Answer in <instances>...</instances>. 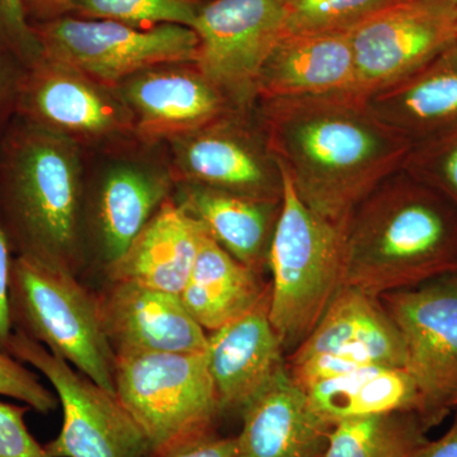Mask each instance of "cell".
<instances>
[{
  "instance_id": "7c38bea8",
  "label": "cell",
  "mask_w": 457,
  "mask_h": 457,
  "mask_svg": "<svg viewBox=\"0 0 457 457\" xmlns=\"http://www.w3.org/2000/svg\"><path fill=\"white\" fill-rule=\"evenodd\" d=\"M252 110L231 111L196 131L179 137L177 161L189 185L204 186L260 200L282 201L284 173L270 152Z\"/></svg>"
},
{
  "instance_id": "6da1fadb",
  "label": "cell",
  "mask_w": 457,
  "mask_h": 457,
  "mask_svg": "<svg viewBox=\"0 0 457 457\" xmlns=\"http://www.w3.org/2000/svg\"><path fill=\"white\" fill-rule=\"evenodd\" d=\"M257 116L297 196L345 228L357 206L403 170L411 143L356 95L257 102Z\"/></svg>"
},
{
  "instance_id": "44dd1931",
  "label": "cell",
  "mask_w": 457,
  "mask_h": 457,
  "mask_svg": "<svg viewBox=\"0 0 457 457\" xmlns=\"http://www.w3.org/2000/svg\"><path fill=\"white\" fill-rule=\"evenodd\" d=\"M22 101L27 112L59 132L99 137L126 121L121 104L89 78L42 57L32 65Z\"/></svg>"
},
{
  "instance_id": "1f68e13d",
  "label": "cell",
  "mask_w": 457,
  "mask_h": 457,
  "mask_svg": "<svg viewBox=\"0 0 457 457\" xmlns=\"http://www.w3.org/2000/svg\"><path fill=\"white\" fill-rule=\"evenodd\" d=\"M29 409L0 400V457H49L26 425Z\"/></svg>"
},
{
  "instance_id": "277c9868",
  "label": "cell",
  "mask_w": 457,
  "mask_h": 457,
  "mask_svg": "<svg viewBox=\"0 0 457 457\" xmlns=\"http://www.w3.org/2000/svg\"><path fill=\"white\" fill-rule=\"evenodd\" d=\"M80 197L79 159L71 141L47 129L27 132L12 159L5 196V230L20 254L77 272Z\"/></svg>"
},
{
  "instance_id": "ba28073f",
  "label": "cell",
  "mask_w": 457,
  "mask_h": 457,
  "mask_svg": "<svg viewBox=\"0 0 457 457\" xmlns=\"http://www.w3.org/2000/svg\"><path fill=\"white\" fill-rule=\"evenodd\" d=\"M8 353L46 378L62 409L49 457H147L149 445L116 394L99 386L41 343L14 330Z\"/></svg>"
},
{
  "instance_id": "8992f818",
  "label": "cell",
  "mask_w": 457,
  "mask_h": 457,
  "mask_svg": "<svg viewBox=\"0 0 457 457\" xmlns=\"http://www.w3.org/2000/svg\"><path fill=\"white\" fill-rule=\"evenodd\" d=\"M114 389L153 457L212 435L222 414L206 351L116 354Z\"/></svg>"
},
{
  "instance_id": "9c48e42d",
  "label": "cell",
  "mask_w": 457,
  "mask_h": 457,
  "mask_svg": "<svg viewBox=\"0 0 457 457\" xmlns=\"http://www.w3.org/2000/svg\"><path fill=\"white\" fill-rule=\"evenodd\" d=\"M398 328L428 431L457 409V272L378 296Z\"/></svg>"
},
{
  "instance_id": "4316f807",
  "label": "cell",
  "mask_w": 457,
  "mask_h": 457,
  "mask_svg": "<svg viewBox=\"0 0 457 457\" xmlns=\"http://www.w3.org/2000/svg\"><path fill=\"white\" fill-rule=\"evenodd\" d=\"M403 0H285V33H348Z\"/></svg>"
},
{
  "instance_id": "f1b7e54d",
  "label": "cell",
  "mask_w": 457,
  "mask_h": 457,
  "mask_svg": "<svg viewBox=\"0 0 457 457\" xmlns=\"http://www.w3.org/2000/svg\"><path fill=\"white\" fill-rule=\"evenodd\" d=\"M403 168L457 209V125L411 147Z\"/></svg>"
},
{
  "instance_id": "4dcf8cb0",
  "label": "cell",
  "mask_w": 457,
  "mask_h": 457,
  "mask_svg": "<svg viewBox=\"0 0 457 457\" xmlns=\"http://www.w3.org/2000/svg\"><path fill=\"white\" fill-rule=\"evenodd\" d=\"M27 18L25 0H0V51L32 66L41 60L42 47Z\"/></svg>"
},
{
  "instance_id": "603a6c76",
  "label": "cell",
  "mask_w": 457,
  "mask_h": 457,
  "mask_svg": "<svg viewBox=\"0 0 457 457\" xmlns=\"http://www.w3.org/2000/svg\"><path fill=\"white\" fill-rule=\"evenodd\" d=\"M270 294L262 273L237 261L204 230L196 260L179 296L206 332L252 311Z\"/></svg>"
},
{
  "instance_id": "2e32d148",
  "label": "cell",
  "mask_w": 457,
  "mask_h": 457,
  "mask_svg": "<svg viewBox=\"0 0 457 457\" xmlns=\"http://www.w3.org/2000/svg\"><path fill=\"white\" fill-rule=\"evenodd\" d=\"M242 457H324L333 426L321 420L288 368L240 411Z\"/></svg>"
},
{
  "instance_id": "e575fe53",
  "label": "cell",
  "mask_w": 457,
  "mask_h": 457,
  "mask_svg": "<svg viewBox=\"0 0 457 457\" xmlns=\"http://www.w3.org/2000/svg\"><path fill=\"white\" fill-rule=\"evenodd\" d=\"M411 457H457V411L453 425L445 435L437 440H429Z\"/></svg>"
},
{
  "instance_id": "9a60e30c",
  "label": "cell",
  "mask_w": 457,
  "mask_h": 457,
  "mask_svg": "<svg viewBox=\"0 0 457 457\" xmlns=\"http://www.w3.org/2000/svg\"><path fill=\"white\" fill-rule=\"evenodd\" d=\"M257 101L357 95L348 33H284L267 57Z\"/></svg>"
},
{
  "instance_id": "5bb4252c",
  "label": "cell",
  "mask_w": 457,
  "mask_h": 457,
  "mask_svg": "<svg viewBox=\"0 0 457 457\" xmlns=\"http://www.w3.org/2000/svg\"><path fill=\"white\" fill-rule=\"evenodd\" d=\"M270 294L252 311L210 333L207 365L221 413L240 411L287 369L285 351L270 320Z\"/></svg>"
},
{
  "instance_id": "d6a6232c",
  "label": "cell",
  "mask_w": 457,
  "mask_h": 457,
  "mask_svg": "<svg viewBox=\"0 0 457 457\" xmlns=\"http://www.w3.org/2000/svg\"><path fill=\"white\" fill-rule=\"evenodd\" d=\"M13 258L11 239L0 220V350L7 352L14 327L11 312V275Z\"/></svg>"
},
{
  "instance_id": "d590c367",
  "label": "cell",
  "mask_w": 457,
  "mask_h": 457,
  "mask_svg": "<svg viewBox=\"0 0 457 457\" xmlns=\"http://www.w3.org/2000/svg\"><path fill=\"white\" fill-rule=\"evenodd\" d=\"M73 0H25L27 17L36 20L47 21L62 17L66 12H71Z\"/></svg>"
},
{
  "instance_id": "d6986e66",
  "label": "cell",
  "mask_w": 457,
  "mask_h": 457,
  "mask_svg": "<svg viewBox=\"0 0 457 457\" xmlns=\"http://www.w3.org/2000/svg\"><path fill=\"white\" fill-rule=\"evenodd\" d=\"M385 123L411 144L457 125V42L413 74L365 98Z\"/></svg>"
},
{
  "instance_id": "4fadbf2b",
  "label": "cell",
  "mask_w": 457,
  "mask_h": 457,
  "mask_svg": "<svg viewBox=\"0 0 457 457\" xmlns=\"http://www.w3.org/2000/svg\"><path fill=\"white\" fill-rule=\"evenodd\" d=\"M108 341L116 354L197 353L209 335L179 295L128 282H110L98 296Z\"/></svg>"
},
{
  "instance_id": "d4e9b609",
  "label": "cell",
  "mask_w": 457,
  "mask_h": 457,
  "mask_svg": "<svg viewBox=\"0 0 457 457\" xmlns=\"http://www.w3.org/2000/svg\"><path fill=\"white\" fill-rule=\"evenodd\" d=\"M167 182L158 174L123 165L107 174L97 204V237L104 269L122 257L161 209Z\"/></svg>"
},
{
  "instance_id": "e0dca14e",
  "label": "cell",
  "mask_w": 457,
  "mask_h": 457,
  "mask_svg": "<svg viewBox=\"0 0 457 457\" xmlns=\"http://www.w3.org/2000/svg\"><path fill=\"white\" fill-rule=\"evenodd\" d=\"M125 99L147 137H183L237 110L197 69H147L126 84Z\"/></svg>"
},
{
  "instance_id": "30bf717a",
  "label": "cell",
  "mask_w": 457,
  "mask_h": 457,
  "mask_svg": "<svg viewBox=\"0 0 457 457\" xmlns=\"http://www.w3.org/2000/svg\"><path fill=\"white\" fill-rule=\"evenodd\" d=\"M285 0H212L201 4L195 68L237 110H253L262 66L285 33Z\"/></svg>"
},
{
  "instance_id": "f546056e",
  "label": "cell",
  "mask_w": 457,
  "mask_h": 457,
  "mask_svg": "<svg viewBox=\"0 0 457 457\" xmlns=\"http://www.w3.org/2000/svg\"><path fill=\"white\" fill-rule=\"evenodd\" d=\"M0 396L18 400L42 414L57 407L55 393L38 380L37 375L7 352L0 350Z\"/></svg>"
},
{
  "instance_id": "8d00e7d4",
  "label": "cell",
  "mask_w": 457,
  "mask_h": 457,
  "mask_svg": "<svg viewBox=\"0 0 457 457\" xmlns=\"http://www.w3.org/2000/svg\"><path fill=\"white\" fill-rule=\"evenodd\" d=\"M429 2H441V3H447V4H453L457 7V0H429Z\"/></svg>"
},
{
  "instance_id": "ffe728a7",
  "label": "cell",
  "mask_w": 457,
  "mask_h": 457,
  "mask_svg": "<svg viewBox=\"0 0 457 457\" xmlns=\"http://www.w3.org/2000/svg\"><path fill=\"white\" fill-rule=\"evenodd\" d=\"M203 234V227L179 204L165 201L122 257L104 269L108 282L180 295Z\"/></svg>"
},
{
  "instance_id": "3957f363",
  "label": "cell",
  "mask_w": 457,
  "mask_h": 457,
  "mask_svg": "<svg viewBox=\"0 0 457 457\" xmlns=\"http://www.w3.org/2000/svg\"><path fill=\"white\" fill-rule=\"evenodd\" d=\"M282 173L284 197L267 257L272 275L269 315L290 356L343 288L345 228L312 212Z\"/></svg>"
},
{
  "instance_id": "52a82bcc",
  "label": "cell",
  "mask_w": 457,
  "mask_h": 457,
  "mask_svg": "<svg viewBox=\"0 0 457 457\" xmlns=\"http://www.w3.org/2000/svg\"><path fill=\"white\" fill-rule=\"evenodd\" d=\"M35 29L42 59L102 83L165 65L196 64L198 37L187 26L137 29L106 20L59 17Z\"/></svg>"
},
{
  "instance_id": "83f0119b",
  "label": "cell",
  "mask_w": 457,
  "mask_h": 457,
  "mask_svg": "<svg viewBox=\"0 0 457 457\" xmlns=\"http://www.w3.org/2000/svg\"><path fill=\"white\" fill-rule=\"evenodd\" d=\"M200 7L197 0H73L71 12L92 20L152 29L161 25L192 27Z\"/></svg>"
},
{
  "instance_id": "836d02e7",
  "label": "cell",
  "mask_w": 457,
  "mask_h": 457,
  "mask_svg": "<svg viewBox=\"0 0 457 457\" xmlns=\"http://www.w3.org/2000/svg\"><path fill=\"white\" fill-rule=\"evenodd\" d=\"M162 457H242L236 437H219L215 433L188 442Z\"/></svg>"
},
{
  "instance_id": "cb8c5ba5",
  "label": "cell",
  "mask_w": 457,
  "mask_h": 457,
  "mask_svg": "<svg viewBox=\"0 0 457 457\" xmlns=\"http://www.w3.org/2000/svg\"><path fill=\"white\" fill-rule=\"evenodd\" d=\"M315 413L330 426L348 418L420 408L413 378L407 370L371 366L336 376L305 389Z\"/></svg>"
},
{
  "instance_id": "74e56055",
  "label": "cell",
  "mask_w": 457,
  "mask_h": 457,
  "mask_svg": "<svg viewBox=\"0 0 457 457\" xmlns=\"http://www.w3.org/2000/svg\"><path fill=\"white\" fill-rule=\"evenodd\" d=\"M455 21H456V29H457V7H456V11H455Z\"/></svg>"
},
{
  "instance_id": "5b68a950",
  "label": "cell",
  "mask_w": 457,
  "mask_h": 457,
  "mask_svg": "<svg viewBox=\"0 0 457 457\" xmlns=\"http://www.w3.org/2000/svg\"><path fill=\"white\" fill-rule=\"evenodd\" d=\"M11 312L14 330L116 394V353L104 332L98 297L78 281L74 272L18 254L12 266Z\"/></svg>"
},
{
  "instance_id": "ac0fdd59",
  "label": "cell",
  "mask_w": 457,
  "mask_h": 457,
  "mask_svg": "<svg viewBox=\"0 0 457 457\" xmlns=\"http://www.w3.org/2000/svg\"><path fill=\"white\" fill-rule=\"evenodd\" d=\"M335 351L357 354L372 366H405L404 343L383 303L356 288L339 291L311 336L286 361L291 366Z\"/></svg>"
},
{
  "instance_id": "7a4b0ae2",
  "label": "cell",
  "mask_w": 457,
  "mask_h": 457,
  "mask_svg": "<svg viewBox=\"0 0 457 457\" xmlns=\"http://www.w3.org/2000/svg\"><path fill=\"white\" fill-rule=\"evenodd\" d=\"M457 272V209L404 168L345 227L343 287L378 297Z\"/></svg>"
},
{
  "instance_id": "484cf974",
  "label": "cell",
  "mask_w": 457,
  "mask_h": 457,
  "mask_svg": "<svg viewBox=\"0 0 457 457\" xmlns=\"http://www.w3.org/2000/svg\"><path fill=\"white\" fill-rule=\"evenodd\" d=\"M416 411H390L339 420L324 457H411L429 438Z\"/></svg>"
},
{
  "instance_id": "7402d4cb",
  "label": "cell",
  "mask_w": 457,
  "mask_h": 457,
  "mask_svg": "<svg viewBox=\"0 0 457 457\" xmlns=\"http://www.w3.org/2000/svg\"><path fill=\"white\" fill-rule=\"evenodd\" d=\"M179 204L237 261L260 273L267 269L282 201L260 200L189 185Z\"/></svg>"
},
{
  "instance_id": "8fae6325",
  "label": "cell",
  "mask_w": 457,
  "mask_h": 457,
  "mask_svg": "<svg viewBox=\"0 0 457 457\" xmlns=\"http://www.w3.org/2000/svg\"><path fill=\"white\" fill-rule=\"evenodd\" d=\"M456 7L403 0L348 32L356 93L368 98L400 82L457 42Z\"/></svg>"
}]
</instances>
